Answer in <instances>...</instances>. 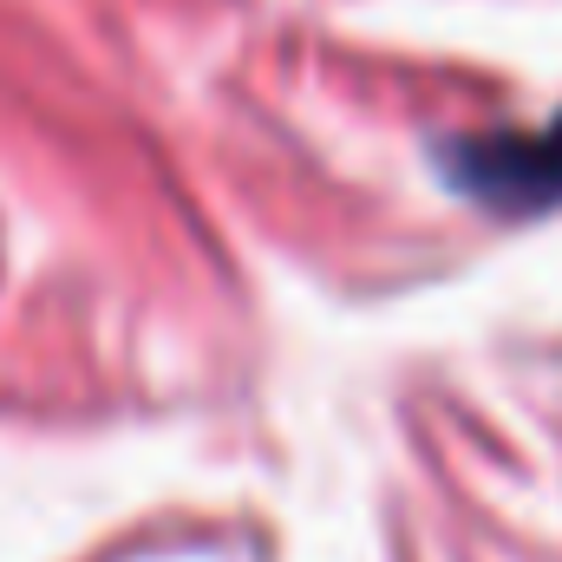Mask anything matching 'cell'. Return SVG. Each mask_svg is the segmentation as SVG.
<instances>
[{
    "label": "cell",
    "instance_id": "cell-1",
    "mask_svg": "<svg viewBox=\"0 0 562 562\" xmlns=\"http://www.w3.org/2000/svg\"><path fill=\"white\" fill-rule=\"evenodd\" d=\"M451 177L497 210H543L562 196V125L524 138L451 144Z\"/></svg>",
    "mask_w": 562,
    "mask_h": 562
}]
</instances>
